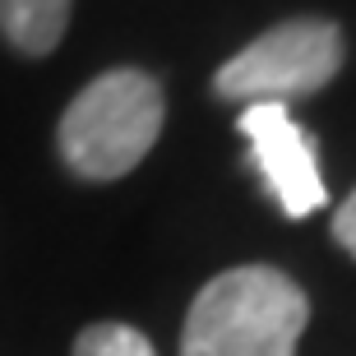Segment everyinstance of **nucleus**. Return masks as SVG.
I'll use <instances>...</instances> for the list:
<instances>
[{
    "instance_id": "4",
    "label": "nucleus",
    "mask_w": 356,
    "mask_h": 356,
    "mask_svg": "<svg viewBox=\"0 0 356 356\" xmlns=\"http://www.w3.org/2000/svg\"><path fill=\"white\" fill-rule=\"evenodd\" d=\"M241 134L250 144V162L259 181L268 185V195L277 199V209L287 218H310L324 209V176H319V148L315 134H305L282 102H250L241 111Z\"/></svg>"
},
{
    "instance_id": "6",
    "label": "nucleus",
    "mask_w": 356,
    "mask_h": 356,
    "mask_svg": "<svg viewBox=\"0 0 356 356\" xmlns=\"http://www.w3.org/2000/svg\"><path fill=\"white\" fill-rule=\"evenodd\" d=\"M74 356H158V352L139 329L106 319V324H88L74 338Z\"/></svg>"
},
{
    "instance_id": "7",
    "label": "nucleus",
    "mask_w": 356,
    "mask_h": 356,
    "mask_svg": "<svg viewBox=\"0 0 356 356\" xmlns=\"http://www.w3.org/2000/svg\"><path fill=\"white\" fill-rule=\"evenodd\" d=\"M333 236H338V245L356 259V190L338 204V213H333Z\"/></svg>"
},
{
    "instance_id": "1",
    "label": "nucleus",
    "mask_w": 356,
    "mask_h": 356,
    "mask_svg": "<svg viewBox=\"0 0 356 356\" xmlns=\"http://www.w3.org/2000/svg\"><path fill=\"white\" fill-rule=\"evenodd\" d=\"M310 301L282 268L241 264L199 287L181 329V356H296Z\"/></svg>"
},
{
    "instance_id": "2",
    "label": "nucleus",
    "mask_w": 356,
    "mask_h": 356,
    "mask_svg": "<svg viewBox=\"0 0 356 356\" xmlns=\"http://www.w3.org/2000/svg\"><path fill=\"white\" fill-rule=\"evenodd\" d=\"M167 120L162 83L144 70H106L60 116L56 148L74 176L83 181H120L153 153Z\"/></svg>"
},
{
    "instance_id": "3",
    "label": "nucleus",
    "mask_w": 356,
    "mask_h": 356,
    "mask_svg": "<svg viewBox=\"0 0 356 356\" xmlns=\"http://www.w3.org/2000/svg\"><path fill=\"white\" fill-rule=\"evenodd\" d=\"M347 42L333 19H287L241 47L218 74L213 92L227 102H282L310 97L343 70Z\"/></svg>"
},
{
    "instance_id": "5",
    "label": "nucleus",
    "mask_w": 356,
    "mask_h": 356,
    "mask_svg": "<svg viewBox=\"0 0 356 356\" xmlns=\"http://www.w3.org/2000/svg\"><path fill=\"white\" fill-rule=\"evenodd\" d=\"M74 0H0V38L19 56H51L70 28Z\"/></svg>"
}]
</instances>
